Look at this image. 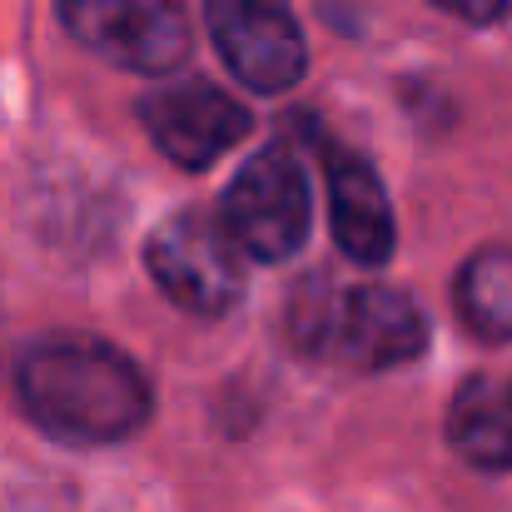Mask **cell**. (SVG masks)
Masks as SVG:
<instances>
[{
    "label": "cell",
    "instance_id": "cell-1",
    "mask_svg": "<svg viewBox=\"0 0 512 512\" xmlns=\"http://www.w3.org/2000/svg\"><path fill=\"white\" fill-rule=\"evenodd\" d=\"M15 393L35 428L70 448L125 443L150 418V378L115 343L55 334L15 363Z\"/></svg>",
    "mask_w": 512,
    "mask_h": 512
},
{
    "label": "cell",
    "instance_id": "cell-2",
    "mask_svg": "<svg viewBox=\"0 0 512 512\" xmlns=\"http://www.w3.org/2000/svg\"><path fill=\"white\" fill-rule=\"evenodd\" d=\"M289 334L304 353H319L343 368L383 373L413 363L428 348V319L408 294L383 284L304 279V289L289 304Z\"/></svg>",
    "mask_w": 512,
    "mask_h": 512
},
{
    "label": "cell",
    "instance_id": "cell-3",
    "mask_svg": "<svg viewBox=\"0 0 512 512\" xmlns=\"http://www.w3.org/2000/svg\"><path fill=\"white\" fill-rule=\"evenodd\" d=\"M150 279L174 309L194 319H219L244 299V249L234 244L224 214L179 209L145 244Z\"/></svg>",
    "mask_w": 512,
    "mask_h": 512
},
{
    "label": "cell",
    "instance_id": "cell-4",
    "mask_svg": "<svg viewBox=\"0 0 512 512\" xmlns=\"http://www.w3.org/2000/svg\"><path fill=\"white\" fill-rule=\"evenodd\" d=\"M219 214H224L234 244L249 259L279 264V259H289L309 244V229H314L309 174L284 145H269V150H259L239 165V174L224 189Z\"/></svg>",
    "mask_w": 512,
    "mask_h": 512
},
{
    "label": "cell",
    "instance_id": "cell-5",
    "mask_svg": "<svg viewBox=\"0 0 512 512\" xmlns=\"http://www.w3.org/2000/svg\"><path fill=\"white\" fill-rule=\"evenodd\" d=\"M55 10L90 55L130 75H165L194 45L179 0H55Z\"/></svg>",
    "mask_w": 512,
    "mask_h": 512
},
{
    "label": "cell",
    "instance_id": "cell-6",
    "mask_svg": "<svg viewBox=\"0 0 512 512\" xmlns=\"http://www.w3.org/2000/svg\"><path fill=\"white\" fill-rule=\"evenodd\" d=\"M204 25L239 85L284 95L309 70V45L284 0H204Z\"/></svg>",
    "mask_w": 512,
    "mask_h": 512
},
{
    "label": "cell",
    "instance_id": "cell-7",
    "mask_svg": "<svg viewBox=\"0 0 512 512\" xmlns=\"http://www.w3.org/2000/svg\"><path fill=\"white\" fill-rule=\"evenodd\" d=\"M140 120L155 150L179 170H209L249 135V110L204 80L160 85L155 95L140 100Z\"/></svg>",
    "mask_w": 512,
    "mask_h": 512
},
{
    "label": "cell",
    "instance_id": "cell-8",
    "mask_svg": "<svg viewBox=\"0 0 512 512\" xmlns=\"http://www.w3.org/2000/svg\"><path fill=\"white\" fill-rule=\"evenodd\" d=\"M314 145H319L324 174H329V224H334L339 249L363 269L388 264L393 244H398V224H393V204H388L378 170L363 155L343 150L339 140L314 135Z\"/></svg>",
    "mask_w": 512,
    "mask_h": 512
},
{
    "label": "cell",
    "instance_id": "cell-9",
    "mask_svg": "<svg viewBox=\"0 0 512 512\" xmlns=\"http://www.w3.org/2000/svg\"><path fill=\"white\" fill-rule=\"evenodd\" d=\"M448 443L468 468L512 473V383L503 378H468L448 403Z\"/></svg>",
    "mask_w": 512,
    "mask_h": 512
},
{
    "label": "cell",
    "instance_id": "cell-10",
    "mask_svg": "<svg viewBox=\"0 0 512 512\" xmlns=\"http://www.w3.org/2000/svg\"><path fill=\"white\" fill-rule=\"evenodd\" d=\"M453 304H458V319L468 324L473 339H483V343L512 339V249L508 244L478 249L458 269Z\"/></svg>",
    "mask_w": 512,
    "mask_h": 512
},
{
    "label": "cell",
    "instance_id": "cell-11",
    "mask_svg": "<svg viewBox=\"0 0 512 512\" xmlns=\"http://www.w3.org/2000/svg\"><path fill=\"white\" fill-rule=\"evenodd\" d=\"M438 10L468 20V25H498V20H512V0H433Z\"/></svg>",
    "mask_w": 512,
    "mask_h": 512
}]
</instances>
